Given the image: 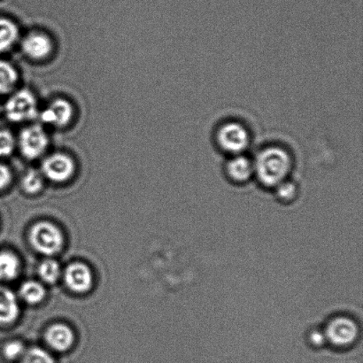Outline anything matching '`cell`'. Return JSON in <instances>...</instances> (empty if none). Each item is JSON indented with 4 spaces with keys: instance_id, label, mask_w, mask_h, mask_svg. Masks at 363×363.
<instances>
[{
    "instance_id": "cell-1",
    "label": "cell",
    "mask_w": 363,
    "mask_h": 363,
    "mask_svg": "<svg viewBox=\"0 0 363 363\" xmlns=\"http://www.w3.org/2000/svg\"><path fill=\"white\" fill-rule=\"evenodd\" d=\"M252 162L259 183L273 188L287 180L294 164L290 152L276 145L262 149Z\"/></svg>"
},
{
    "instance_id": "cell-2",
    "label": "cell",
    "mask_w": 363,
    "mask_h": 363,
    "mask_svg": "<svg viewBox=\"0 0 363 363\" xmlns=\"http://www.w3.org/2000/svg\"><path fill=\"white\" fill-rule=\"evenodd\" d=\"M216 143L220 150L231 156L244 155L251 143V135L247 127L238 121H229L217 128Z\"/></svg>"
},
{
    "instance_id": "cell-3",
    "label": "cell",
    "mask_w": 363,
    "mask_h": 363,
    "mask_svg": "<svg viewBox=\"0 0 363 363\" xmlns=\"http://www.w3.org/2000/svg\"><path fill=\"white\" fill-rule=\"evenodd\" d=\"M3 113L9 122L23 123L38 118V99L28 89L13 92L3 105Z\"/></svg>"
},
{
    "instance_id": "cell-4",
    "label": "cell",
    "mask_w": 363,
    "mask_h": 363,
    "mask_svg": "<svg viewBox=\"0 0 363 363\" xmlns=\"http://www.w3.org/2000/svg\"><path fill=\"white\" fill-rule=\"evenodd\" d=\"M50 138L44 127L39 123L30 124L20 131L16 138V147L28 161L42 157L48 151Z\"/></svg>"
},
{
    "instance_id": "cell-5",
    "label": "cell",
    "mask_w": 363,
    "mask_h": 363,
    "mask_svg": "<svg viewBox=\"0 0 363 363\" xmlns=\"http://www.w3.org/2000/svg\"><path fill=\"white\" fill-rule=\"evenodd\" d=\"M30 240L35 250L45 255H56L62 250L64 237L58 227L49 222H39L31 228Z\"/></svg>"
},
{
    "instance_id": "cell-6",
    "label": "cell",
    "mask_w": 363,
    "mask_h": 363,
    "mask_svg": "<svg viewBox=\"0 0 363 363\" xmlns=\"http://www.w3.org/2000/svg\"><path fill=\"white\" fill-rule=\"evenodd\" d=\"M327 343L336 348H348L355 343L359 336V328L353 319L337 316L328 323L325 330Z\"/></svg>"
},
{
    "instance_id": "cell-7",
    "label": "cell",
    "mask_w": 363,
    "mask_h": 363,
    "mask_svg": "<svg viewBox=\"0 0 363 363\" xmlns=\"http://www.w3.org/2000/svg\"><path fill=\"white\" fill-rule=\"evenodd\" d=\"M40 172L43 177L53 183H65L74 176L76 162L69 155L53 152L43 160Z\"/></svg>"
},
{
    "instance_id": "cell-8",
    "label": "cell",
    "mask_w": 363,
    "mask_h": 363,
    "mask_svg": "<svg viewBox=\"0 0 363 363\" xmlns=\"http://www.w3.org/2000/svg\"><path fill=\"white\" fill-rule=\"evenodd\" d=\"M74 117V106L67 99L58 98L50 102L46 108L39 111L38 118L45 125L57 129L69 126Z\"/></svg>"
},
{
    "instance_id": "cell-9",
    "label": "cell",
    "mask_w": 363,
    "mask_h": 363,
    "mask_svg": "<svg viewBox=\"0 0 363 363\" xmlns=\"http://www.w3.org/2000/svg\"><path fill=\"white\" fill-rule=\"evenodd\" d=\"M21 48L28 59L40 62L52 55L53 42L44 32L31 31L21 39Z\"/></svg>"
},
{
    "instance_id": "cell-10",
    "label": "cell",
    "mask_w": 363,
    "mask_h": 363,
    "mask_svg": "<svg viewBox=\"0 0 363 363\" xmlns=\"http://www.w3.org/2000/svg\"><path fill=\"white\" fill-rule=\"evenodd\" d=\"M64 277L67 286L74 293H87L92 286V273L90 268L84 263H71L67 267Z\"/></svg>"
},
{
    "instance_id": "cell-11",
    "label": "cell",
    "mask_w": 363,
    "mask_h": 363,
    "mask_svg": "<svg viewBox=\"0 0 363 363\" xmlns=\"http://www.w3.org/2000/svg\"><path fill=\"white\" fill-rule=\"evenodd\" d=\"M225 172L233 183H247L255 176L254 162L245 155L231 156L226 163Z\"/></svg>"
},
{
    "instance_id": "cell-12",
    "label": "cell",
    "mask_w": 363,
    "mask_h": 363,
    "mask_svg": "<svg viewBox=\"0 0 363 363\" xmlns=\"http://www.w3.org/2000/svg\"><path fill=\"white\" fill-rule=\"evenodd\" d=\"M46 342L53 350L65 352L69 350L74 343V333L69 326L62 323H56L50 326L45 333Z\"/></svg>"
},
{
    "instance_id": "cell-13",
    "label": "cell",
    "mask_w": 363,
    "mask_h": 363,
    "mask_svg": "<svg viewBox=\"0 0 363 363\" xmlns=\"http://www.w3.org/2000/svg\"><path fill=\"white\" fill-rule=\"evenodd\" d=\"M19 315V305L12 291L0 287V325L13 323Z\"/></svg>"
},
{
    "instance_id": "cell-14",
    "label": "cell",
    "mask_w": 363,
    "mask_h": 363,
    "mask_svg": "<svg viewBox=\"0 0 363 363\" xmlns=\"http://www.w3.org/2000/svg\"><path fill=\"white\" fill-rule=\"evenodd\" d=\"M20 38L17 24L9 18L0 17V55L9 52Z\"/></svg>"
},
{
    "instance_id": "cell-15",
    "label": "cell",
    "mask_w": 363,
    "mask_h": 363,
    "mask_svg": "<svg viewBox=\"0 0 363 363\" xmlns=\"http://www.w3.org/2000/svg\"><path fill=\"white\" fill-rule=\"evenodd\" d=\"M19 81V73L12 63L0 60V96L12 94Z\"/></svg>"
},
{
    "instance_id": "cell-16",
    "label": "cell",
    "mask_w": 363,
    "mask_h": 363,
    "mask_svg": "<svg viewBox=\"0 0 363 363\" xmlns=\"http://www.w3.org/2000/svg\"><path fill=\"white\" fill-rule=\"evenodd\" d=\"M20 270V261L10 252H0V280L10 281L16 279Z\"/></svg>"
},
{
    "instance_id": "cell-17",
    "label": "cell",
    "mask_w": 363,
    "mask_h": 363,
    "mask_svg": "<svg viewBox=\"0 0 363 363\" xmlns=\"http://www.w3.org/2000/svg\"><path fill=\"white\" fill-rule=\"evenodd\" d=\"M20 294L21 298L28 304H38L44 300L45 290L41 284L35 281H28L21 287Z\"/></svg>"
},
{
    "instance_id": "cell-18",
    "label": "cell",
    "mask_w": 363,
    "mask_h": 363,
    "mask_svg": "<svg viewBox=\"0 0 363 363\" xmlns=\"http://www.w3.org/2000/svg\"><path fill=\"white\" fill-rule=\"evenodd\" d=\"M44 186V177L41 172L35 169H28L21 179V187L30 194H35Z\"/></svg>"
},
{
    "instance_id": "cell-19",
    "label": "cell",
    "mask_w": 363,
    "mask_h": 363,
    "mask_svg": "<svg viewBox=\"0 0 363 363\" xmlns=\"http://www.w3.org/2000/svg\"><path fill=\"white\" fill-rule=\"evenodd\" d=\"M38 274L43 281L48 284L55 283L60 277V267L55 259H48L38 267Z\"/></svg>"
},
{
    "instance_id": "cell-20",
    "label": "cell",
    "mask_w": 363,
    "mask_h": 363,
    "mask_svg": "<svg viewBox=\"0 0 363 363\" xmlns=\"http://www.w3.org/2000/svg\"><path fill=\"white\" fill-rule=\"evenodd\" d=\"M20 363H55V359L48 351L40 347H32L25 351Z\"/></svg>"
},
{
    "instance_id": "cell-21",
    "label": "cell",
    "mask_w": 363,
    "mask_h": 363,
    "mask_svg": "<svg viewBox=\"0 0 363 363\" xmlns=\"http://www.w3.org/2000/svg\"><path fill=\"white\" fill-rule=\"evenodd\" d=\"M16 148V138L9 130H0V158L9 157Z\"/></svg>"
},
{
    "instance_id": "cell-22",
    "label": "cell",
    "mask_w": 363,
    "mask_h": 363,
    "mask_svg": "<svg viewBox=\"0 0 363 363\" xmlns=\"http://www.w3.org/2000/svg\"><path fill=\"white\" fill-rule=\"evenodd\" d=\"M25 351L26 350H25L24 345L17 340L7 342L3 348L4 357L10 361L20 360L23 357Z\"/></svg>"
},
{
    "instance_id": "cell-23",
    "label": "cell",
    "mask_w": 363,
    "mask_h": 363,
    "mask_svg": "<svg viewBox=\"0 0 363 363\" xmlns=\"http://www.w3.org/2000/svg\"><path fill=\"white\" fill-rule=\"evenodd\" d=\"M276 191L277 198L280 199V201H291L296 197L297 195V187L294 183L291 182L286 180L282 182V183L277 185Z\"/></svg>"
},
{
    "instance_id": "cell-24",
    "label": "cell",
    "mask_w": 363,
    "mask_h": 363,
    "mask_svg": "<svg viewBox=\"0 0 363 363\" xmlns=\"http://www.w3.org/2000/svg\"><path fill=\"white\" fill-rule=\"evenodd\" d=\"M12 179V172H11L9 167L0 162V191L9 186Z\"/></svg>"
},
{
    "instance_id": "cell-25",
    "label": "cell",
    "mask_w": 363,
    "mask_h": 363,
    "mask_svg": "<svg viewBox=\"0 0 363 363\" xmlns=\"http://www.w3.org/2000/svg\"><path fill=\"white\" fill-rule=\"evenodd\" d=\"M309 341L315 347H322L327 343L325 333L318 332V330H315L311 334Z\"/></svg>"
},
{
    "instance_id": "cell-26",
    "label": "cell",
    "mask_w": 363,
    "mask_h": 363,
    "mask_svg": "<svg viewBox=\"0 0 363 363\" xmlns=\"http://www.w3.org/2000/svg\"><path fill=\"white\" fill-rule=\"evenodd\" d=\"M3 113V106L0 104V116H1Z\"/></svg>"
}]
</instances>
